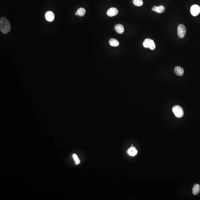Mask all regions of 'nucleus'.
<instances>
[{"label": "nucleus", "mask_w": 200, "mask_h": 200, "mask_svg": "<svg viewBox=\"0 0 200 200\" xmlns=\"http://www.w3.org/2000/svg\"><path fill=\"white\" fill-rule=\"evenodd\" d=\"M11 29V26L8 20L5 18L2 17L0 19V30L4 34L8 33Z\"/></svg>", "instance_id": "f257e3e1"}, {"label": "nucleus", "mask_w": 200, "mask_h": 200, "mask_svg": "<svg viewBox=\"0 0 200 200\" xmlns=\"http://www.w3.org/2000/svg\"><path fill=\"white\" fill-rule=\"evenodd\" d=\"M172 111L178 118H181L183 116L184 112L182 108L178 105H176L172 108Z\"/></svg>", "instance_id": "f03ea898"}, {"label": "nucleus", "mask_w": 200, "mask_h": 200, "mask_svg": "<svg viewBox=\"0 0 200 200\" xmlns=\"http://www.w3.org/2000/svg\"><path fill=\"white\" fill-rule=\"evenodd\" d=\"M143 46L145 48H150V49L153 50L155 49L156 45L154 42L150 39H146L143 42Z\"/></svg>", "instance_id": "7ed1b4c3"}, {"label": "nucleus", "mask_w": 200, "mask_h": 200, "mask_svg": "<svg viewBox=\"0 0 200 200\" xmlns=\"http://www.w3.org/2000/svg\"><path fill=\"white\" fill-rule=\"evenodd\" d=\"M186 32L185 26L183 24H180L178 26V34L179 37L181 38H183L185 37Z\"/></svg>", "instance_id": "20e7f679"}, {"label": "nucleus", "mask_w": 200, "mask_h": 200, "mask_svg": "<svg viewBox=\"0 0 200 200\" xmlns=\"http://www.w3.org/2000/svg\"><path fill=\"white\" fill-rule=\"evenodd\" d=\"M190 12L192 15L197 16L200 12V7L197 5H194L191 7Z\"/></svg>", "instance_id": "39448f33"}, {"label": "nucleus", "mask_w": 200, "mask_h": 200, "mask_svg": "<svg viewBox=\"0 0 200 200\" xmlns=\"http://www.w3.org/2000/svg\"><path fill=\"white\" fill-rule=\"evenodd\" d=\"M118 13V10L117 9L115 8H112L109 9L107 10V14L109 17H113L117 15Z\"/></svg>", "instance_id": "423d86ee"}, {"label": "nucleus", "mask_w": 200, "mask_h": 200, "mask_svg": "<svg viewBox=\"0 0 200 200\" xmlns=\"http://www.w3.org/2000/svg\"><path fill=\"white\" fill-rule=\"evenodd\" d=\"M45 16L46 20L49 22H53L55 19V15L51 11L47 12L45 15Z\"/></svg>", "instance_id": "0eeeda50"}, {"label": "nucleus", "mask_w": 200, "mask_h": 200, "mask_svg": "<svg viewBox=\"0 0 200 200\" xmlns=\"http://www.w3.org/2000/svg\"><path fill=\"white\" fill-rule=\"evenodd\" d=\"M165 8L164 6L161 5L157 7L156 6H154L152 8V10L154 12H156L158 13H161L165 11Z\"/></svg>", "instance_id": "6e6552de"}, {"label": "nucleus", "mask_w": 200, "mask_h": 200, "mask_svg": "<svg viewBox=\"0 0 200 200\" xmlns=\"http://www.w3.org/2000/svg\"><path fill=\"white\" fill-rule=\"evenodd\" d=\"M114 29L117 33L119 34H123L124 32V26L121 24H117L114 27Z\"/></svg>", "instance_id": "1a4fd4ad"}, {"label": "nucleus", "mask_w": 200, "mask_h": 200, "mask_svg": "<svg viewBox=\"0 0 200 200\" xmlns=\"http://www.w3.org/2000/svg\"><path fill=\"white\" fill-rule=\"evenodd\" d=\"M174 72L176 75L178 76H182L184 74V70L182 67H176L174 69Z\"/></svg>", "instance_id": "9d476101"}, {"label": "nucleus", "mask_w": 200, "mask_h": 200, "mask_svg": "<svg viewBox=\"0 0 200 200\" xmlns=\"http://www.w3.org/2000/svg\"><path fill=\"white\" fill-rule=\"evenodd\" d=\"M86 13V10L84 8H81L77 10V12L75 13L76 16H79L82 17L84 16Z\"/></svg>", "instance_id": "9b49d317"}, {"label": "nucleus", "mask_w": 200, "mask_h": 200, "mask_svg": "<svg viewBox=\"0 0 200 200\" xmlns=\"http://www.w3.org/2000/svg\"><path fill=\"white\" fill-rule=\"evenodd\" d=\"M128 153L131 156H133L136 155L138 153V151L134 147H131L128 151Z\"/></svg>", "instance_id": "f8f14e48"}, {"label": "nucleus", "mask_w": 200, "mask_h": 200, "mask_svg": "<svg viewBox=\"0 0 200 200\" xmlns=\"http://www.w3.org/2000/svg\"><path fill=\"white\" fill-rule=\"evenodd\" d=\"M109 43L111 46L114 47H116L119 45V42L116 39L112 38L110 39L109 41Z\"/></svg>", "instance_id": "ddd939ff"}, {"label": "nucleus", "mask_w": 200, "mask_h": 200, "mask_svg": "<svg viewBox=\"0 0 200 200\" xmlns=\"http://www.w3.org/2000/svg\"><path fill=\"white\" fill-rule=\"evenodd\" d=\"M200 186L199 184H197L193 186V189L192 192L193 195H197L200 192Z\"/></svg>", "instance_id": "4468645a"}, {"label": "nucleus", "mask_w": 200, "mask_h": 200, "mask_svg": "<svg viewBox=\"0 0 200 200\" xmlns=\"http://www.w3.org/2000/svg\"><path fill=\"white\" fill-rule=\"evenodd\" d=\"M133 3L134 5L139 7L142 6L143 5V1L142 0H133Z\"/></svg>", "instance_id": "2eb2a0df"}, {"label": "nucleus", "mask_w": 200, "mask_h": 200, "mask_svg": "<svg viewBox=\"0 0 200 200\" xmlns=\"http://www.w3.org/2000/svg\"><path fill=\"white\" fill-rule=\"evenodd\" d=\"M73 156V158H74V159L75 161L76 162V164H79V163H80V161L79 159L78 158L76 154H74Z\"/></svg>", "instance_id": "dca6fc26"}]
</instances>
